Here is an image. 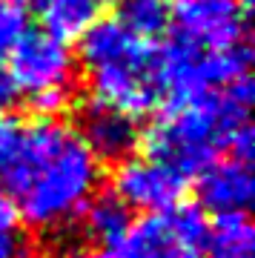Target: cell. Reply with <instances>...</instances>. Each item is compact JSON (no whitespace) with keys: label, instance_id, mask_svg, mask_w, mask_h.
I'll list each match as a JSON object with an SVG mask.
<instances>
[{"label":"cell","instance_id":"4fadbf2b","mask_svg":"<svg viewBox=\"0 0 255 258\" xmlns=\"http://www.w3.org/2000/svg\"><path fill=\"white\" fill-rule=\"evenodd\" d=\"M115 20L141 40H155L169 29V0H118Z\"/></svg>","mask_w":255,"mask_h":258},{"label":"cell","instance_id":"9a60e30c","mask_svg":"<svg viewBox=\"0 0 255 258\" xmlns=\"http://www.w3.org/2000/svg\"><path fill=\"white\" fill-rule=\"evenodd\" d=\"M0 258H35L32 241H29L23 227L0 232Z\"/></svg>","mask_w":255,"mask_h":258},{"label":"cell","instance_id":"5b68a950","mask_svg":"<svg viewBox=\"0 0 255 258\" xmlns=\"http://www.w3.org/2000/svg\"><path fill=\"white\" fill-rule=\"evenodd\" d=\"M210 215L198 204H175L164 212L132 218L123 238L109 249L112 258H207Z\"/></svg>","mask_w":255,"mask_h":258},{"label":"cell","instance_id":"9c48e42d","mask_svg":"<svg viewBox=\"0 0 255 258\" xmlns=\"http://www.w3.org/2000/svg\"><path fill=\"white\" fill-rule=\"evenodd\" d=\"M195 192H198V207L207 215L246 212L252 207L255 195L252 164L218 155L195 175Z\"/></svg>","mask_w":255,"mask_h":258},{"label":"cell","instance_id":"6da1fadb","mask_svg":"<svg viewBox=\"0 0 255 258\" xmlns=\"http://www.w3.org/2000/svg\"><path fill=\"white\" fill-rule=\"evenodd\" d=\"M103 164L75 126L60 118H9L0 141V186L18 204L20 224L35 232H57L78 224L100 192Z\"/></svg>","mask_w":255,"mask_h":258},{"label":"cell","instance_id":"ac0fdd59","mask_svg":"<svg viewBox=\"0 0 255 258\" xmlns=\"http://www.w3.org/2000/svg\"><path fill=\"white\" fill-rule=\"evenodd\" d=\"M18 227H23V224H20V215H18V204H15V198L0 186V232L18 230Z\"/></svg>","mask_w":255,"mask_h":258},{"label":"cell","instance_id":"5bb4252c","mask_svg":"<svg viewBox=\"0 0 255 258\" xmlns=\"http://www.w3.org/2000/svg\"><path fill=\"white\" fill-rule=\"evenodd\" d=\"M23 29H26V9H20L15 0H0V57L9 55Z\"/></svg>","mask_w":255,"mask_h":258},{"label":"cell","instance_id":"3957f363","mask_svg":"<svg viewBox=\"0 0 255 258\" xmlns=\"http://www.w3.org/2000/svg\"><path fill=\"white\" fill-rule=\"evenodd\" d=\"M78 66L86 72L92 98L112 103L138 120L164 106L158 46L132 35L115 18H98L81 35Z\"/></svg>","mask_w":255,"mask_h":258},{"label":"cell","instance_id":"7a4b0ae2","mask_svg":"<svg viewBox=\"0 0 255 258\" xmlns=\"http://www.w3.org/2000/svg\"><path fill=\"white\" fill-rule=\"evenodd\" d=\"M249 109L252 83L246 75L192 101L166 106L141 135V141L146 155L169 164L192 181L210 161L227 155L229 138L244 123H249Z\"/></svg>","mask_w":255,"mask_h":258},{"label":"cell","instance_id":"ba28073f","mask_svg":"<svg viewBox=\"0 0 255 258\" xmlns=\"http://www.w3.org/2000/svg\"><path fill=\"white\" fill-rule=\"evenodd\" d=\"M75 132L100 164H118L141 147V120L106 101L89 98L78 109Z\"/></svg>","mask_w":255,"mask_h":258},{"label":"cell","instance_id":"7c38bea8","mask_svg":"<svg viewBox=\"0 0 255 258\" xmlns=\"http://www.w3.org/2000/svg\"><path fill=\"white\" fill-rule=\"evenodd\" d=\"M103 0H37L35 12L43 20V29L52 35L72 40L100 18Z\"/></svg>","mask_w":255,"mask_h":258},{"label":"cell","instance_id":"2e32d148","mask_svg":"<svg viewBox=\"0 0 255 258\" xmlns=\"http://www.w3.org/2000/svg\"><path fill=\"white\" fill-rule=\"evenodd\" d=\"M18 101H20V92L15 81H12L9 69L0 66V118H9V112L18 106Z\"/></svg>","mask_w":255,"mask_h":258},{"label":"cell","instance_id":"8fae6325","mask_svg":"<svg viewBox=\"0 0 255 258\" xmlns=\"http://www.w3.org/2000/svg\"><path fill=\"white\" fill-rule=\"evenodd\" d=\"M207 258H252L255 255V227L249 212H229V215H210Z\"/></svg>","mask_w":255,"mask_h":258},{"label":"cell","instance_id":"ffe728a7","mask_svg":"<svg viewBox=\"0 0 255 258\" xmlns=\"http://www.w3.org/2000/svg\"><path fill=\"white\" fill-rule=\"evenodd\" d=\"M6 126H9V118H0V141H3V135H6Z\"/></svg>","mask_w":255,"mask_h":258},{"label":"cell","instance_id":"8992f818","mask_svg":"<svg viewBox=\"0 0 255 258\" xmlns=\"http://www.w3.org/2000/svg\"><path fill=\"white\" fill-rule=\"evenodd\" d=\"M169 26L198 49L238 46L249 32V0H169Z\"/></svg>","mask_w":255,"mask_h":258},{"label":"cell","instance_id":"52a82bcc","mask_svg":"<svg viewBox=\"0 0 255 258\" xmlns=\"http://www.w3.org/2000/svg\"><path fill=\"white\" fill-rule=\"evenodd\" d=\"M189 189V178L181 175L169 164L152 155L132 152L129 158L115 164L109 192L123 201L132 212H164L175 204H181Z\"/></svg>","mask_w":255,"mask_h":258},{"label":"cell","instance_id":"e0dca14e","mask_svg":"<svg viewBox=\"0 0 255 258\" xmlns=\"http://www.w3.org/2000/svg\"><path fill=\"white\" fill-rule=\"evenodd\" d=\"M49 258H112L109 249H100V247H92V244H69V247H60L55 249Z\"/></svg>","mask_w":255,"mask_h":258},{"label":"cell","instance_id":"30bf717a","mask_svg":"<svg viewBox=\"0 0 255 258\" xmlns=\"http://www.w3.org/2000/svg\"><path fill=\"white\" fill-rule=\"evenodd\" d=\"M132 218H135V212L123 201H118L112 192H98L86 204V210L81 212L78 224H81L86 244L100 249H112L123 238V232L129 230Z\"/></svg>","mask_w":255,"mask_h":258},{"label":"cell","instance_id":"277c9868","mask_svg":"<svg viewBox=\"0 0 255 258\" xmlns=\"http://www.w3.org/2000/svg\"><path fill=\"white\" fill-rule=\"evenodd\" d=\"M9 75L20 98H29L35 115L57 118L72 106L78 81V55L69 40L46 29H23L9 49Z\"/></svg>","mask_w":255,"mask_h":258},{"label":"cell","instance_id":"d6986e66","mask_svg":"<svg viewBox=\"0 0 255 258\" xmlns=\"http://www.w3.org/2000/svg\"><path fill=\"white\" fill-rule=\"evenodd\" d=\"M15 3H18L20 9H35V3H37V0H15Z\"/></svg>","mask_w":255,"mask_h":258}]
</instances>
